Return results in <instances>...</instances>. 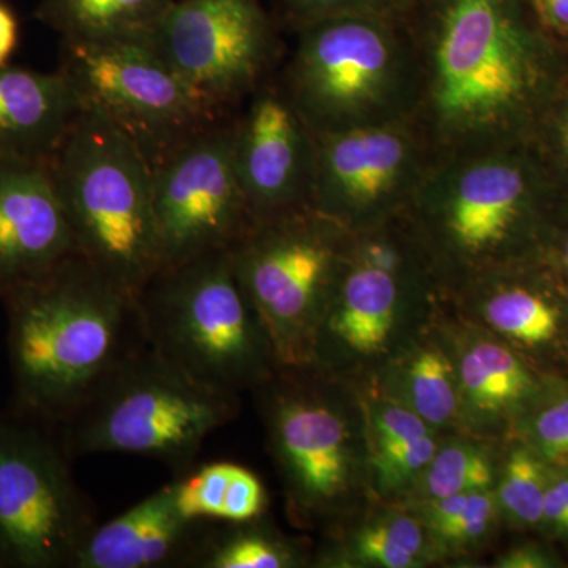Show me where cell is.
I'll list each match as a JSON object with an SVG mask.
<instances>
[{"label":"cell","instance_id":"obj_1","mask_svg":"<svg viewBox=\"0 0 568 568\" xmlns=\"http://www.w3.org/2000/svg\"><path fill=\"white\" fill-rule=\"evenodd\" d=\"M403 21L433 155L514 144L551 97L555 52L528 0H414Z\"/></svg>","mask_w":568,"mask_h":568},{"label":"cell","instance_id":"obj_2","mask_svg":"<svg viewBox=\"0 0 568 568\" xmlns=\"http://www.w3.org/2000/svg\"><path fill=\"white\" fill-rule=\"evenodd\" d=\"M0 298L11 409L58 429L149 345L138 298L81 253Z\"/></svg>","mask_w":568,"mask_h":568},{"label":"cell","instance_id":"obj_3","mask_svg":"<svg viewBox=\"0 0 568 568\" xmlns=\"http://www.w3.org/2000/svg\"><path fill=\"white\" fill-rule=\"evenodd\" d=\"M294 32L276 78L310 132L413 121L418 65L403 18L335 14Z\"/></svg>","mask_w":568,"mask_h":568},{"label":"cell","instance_id":"obj_4","mask_svg":"<svg viewBox=\"0 0 568 568\" xmlns=\"http://www.w3.org/2000/svg\"><path fill=\"white\" fill-rule=\"evenodd\" d=\"M48 166L78 252L138 298L162 271L152 164L118 126L82 104Z\"/></svg>","mask_w":568,"mask_h":568},{"label":"cell","instance_id":"obj_5","mask_svg":"<svg viewBox=\"0 0 568 568\" xmlns=\"http://www.w3.org/2000/svg\"><path fill=\"white\" fill-rule=\"evenodd\" d=\"M138 306L149 346L207 386L237 395L278 365L231 252L162 268Z\"/></svg>","mask_w":568,"mask_h":568},{"label":"cell","instance_id":"obj_6","mask_svg":"<svg viewBox=\"0 0 568 568\" xmlns=\"http://www.w3.org/2000/svg\"><path fill=\"white\" fill-rule=\"evenodd\" d=\"M235 410L237 395L200 383L148 345L59 432L71 458L140 455L181 476Z\"/></svg>","mask_w":568,"mask_h":568},{"label":"cell","instance_id":"obj_7","mask_svg":"<svg viewBox=\"0 0 568 568\" xmlns=\"http://www.w3.org/2000/svg\"><path fill=\"white\" fill-rule=\"evenodd\" d=\"M540 197L532 164L514 144L433 155L407 212L439 256L484 271L510 252Z\"/></svg>","mask_w":568,"mask_h":568},{"label":"cell","instance_id":"obj_8","mask_svg":"<svg viewBox=\"0 0 568 568\" xmlns=\"http://www.w3.org/2000/svg\"><path fill=\"white\" fill-rule=\"evenodd\" d=\"M61 432L0 409V568H71L97 523Z\"/></svg>","mask_w":568,"mask_h":568},{"label":"cell","instance_id":"obj_9","mask_svg":"<svg viewBox=\"0 0 568 568\" xmlns=\"http://www.w3.org/2000/svg\"><path fill=\"white\" fill-rule=\"evenodd\" d=\"M347 234L310 209L254 224L231 250L235 272L284 368L310 364L317 324L349 244Z\"/></svg>","mask_w":568,"mask_h":568},{"label":"cell","instance_id":"obj_10","mask_svg":"<svg viewBox=\"0 0 568 568\" xmlns=\"http://www.w3.org/2000/svg\"><path fill=\"white\" fill-rule=\"evenodd\" d=\"M59 69L82 104L118 126L152 166L224 119L144 41H62Z\"/></svg>","mask_w":568,"mask_h":568},{"label":"cell","instance_id":"obj_11","mask_svg":"<svg viewBox=\"0 0 568 568\" xmlns=\"http://www.w3.org/2000/svg\"><path fill=\"white\" fill-rule=\"evenodd\" d=\"M142 41L222 118L272 77L280 51L261 0H174Z\"/></svg>","mask_w":568,"mask_h":568},{"label":"cell","instance_id":"obj_12","mask_svg":"<svg viewBox=\"0 0 568 568\" xmlns=\"http://www.w3.org/2000/svg\"><path fill=\"white\" fill-rule=\"evenodd\" d=\"M233 115L152 166L162 268L231 252L254 226L235 170Z\"/></svg>","mask_w":568,"mask_h":568},{"label":"cell","instance_id":"obj_13","mask_svg":"<svg viewBox=\"0 0 568 568\" xmlns=\"http://www.w3.org/2000/svg\"><path fill=\"white\" fill-rule=\"evenodd\" d=\"M312 209L353 233L407 211L433 159L414 121L313 134Z\"/></svg>","mask_w":568,"mask_h":568},{"label":"cell","instance_id":"obj_14","mask_svg":"<svg viewBox=\"0 0 568 568\" xmlns=\"http://www.w3.org/2000/svg\"><path fill=\"white\" fill-rule=\"evenodd\" d=\"M234 162L254 224L312 209L315 140L272 74L234 112Z\"/></svg>","mask_w":568,"mask_h":568},{"label":"cell","instance_id":"obj_15","mask_svg":"<svg viewBox=\"0 0 568 568\" xmlns=\"http://www.w3.org/2000/svg\"><path fill=\"white\" fill-rule=\"evenodd\" d=\"M267 407L275 457L291 499L305 515L334 506L349 488V432L323 396L304 388L274 392Z\"/></svg>","mask_w":568,"mask_h":568},{"label":"cell","instance_id":"obj_16","mask_svg":"<svg viewBox=\"0 0 568 568\" xmlns=\"http://www.w3.org/2000/svg\"><path fill=\"white\" fill-rule=\"evenodd\" d=\"M78 252L48 163L0 160V293Z\"/></svg>","mask_w":568,"mask_h":568},{"label":"cell","instance_id":"obj_17","mask_svg":"<svg viewBox=\"0 0 568 568\" xmlns=\"http://www.w3.org/2000/svg\"><path fill=\"white\" fill-rule=\"evenodd\" d=\"M398 260L386 242H362L354 253L347 244L317 324L312 355L331 342L358 354H376L386 346L399 298Z\"/></svg>","mask_w":568,"mask_h":568},{"label":"cell","instance_id":"obj_18","mask_svg":"<svg viewBox=\"0 0 568 568\" xmlns=\"http://www.w3.org/2000/svg\"><path fill=\"white\" fill-rule=\"evenodd\" d=\"M209 523L183 517L170 481L119 517L97 525L71 568L190 567Z\"/></svg>","mask_w":568,"mask_h":568},{"label":"cell","instance_id":"obj_19","mask_svg":"<svg viewBox=\"0 0 568 568\" xmlns=\"http://www.w3.org/2000/svg\"><path fill=\"white\" fill-rule=\"evenodd\" d=\"M81 111L65 71L0 67V160L50 162Z\"/></svg>","mask_w":568,"mask_h":568},{"label":"cell","instance_id":"obj_20","mask_svg":"<svg viewBox=\"0 0 568 568\" xmlns=\"http://www.w3.org/2000/svg\"><path fill=\"white\" fill-rule=\"evenodd\" d=\"M174 0H41L37 18L70 43L142 41Z\"/></svg>","mask_w":568,"mask_h":568},{"label":"cell","instance_id":"obj_21","mask_svg":"<svg viewBox=\"0 0 568 568\" xmlns=\"http://www.w3.org/2000/svg\"><path fill=\"white\" fill-rule=\"evenodd\" d=\"M458 383L470 406L488 416L514 409L536 390V381L517 355L489 339L463 354Z\"/></svg>","mask_w":568,"mask_h":568},{"label":"cell","instance_id":"obj_22","mask_svg":"<svg viewBox=\"0 0 568 568\" xmlns=\"http://www.w3.org/2000/svg\"><path fill=\"white\" fill-rule=\"evenodd\" d=\"M257 519V518H256ZM241 523L211 521L190 568H286L302 562L301 549L272 530Z\"/></svg>","mask_w":568,"mask_h":568},{"label":"cell","instance_id":"obj_23","mask_svg":"<svg viewBox=\"0 0 568 568\" xmlns=\"http://www.w3.org/2000/svg\"><path fill=\"white\" fill-rule=\"evenodd\" d=\"M484 315L497 332L526 346L545 345L559 331L558 308L525 286L497 287L485 301Z\"/></svg>","mask_w":568,"mask_h":568},{"label":"cell","instance_id":"obj_24","mask_svg":"<svg viewBox=\"0 0 568 568\" xmlns=\"http://www.w3.org/2000/svg\"><path fill=\"white\" fill-rule=\"evenodd\" d=\"M549 469L532 448L519 447L508 457L495 491L497 508L514 525L537 528L544 519Z\"/></svg>","mask_w":568,"mask_h":568},{"label":"cell","instance_id":"obj_25","mask_svg":"<svg viewBox=\"0 0 568 568\" xmlns=\"http://www.w3.org/2000/svg\"><path fill=\"white\" fill-rule=\"evenodd\" d=\"M459 383L454 366L437 349L420 351L407 368L410 409L429 425L450 422L458 409Z\"/></svg>","mask_w":568,"mask_h":568},{"label":"cell","instance_id":"obj_26","mask_svg":"<svg viewBox=\"0 0 568 568\" xmlns=\"http://www.w3.org/2000/svg\"><path fill=\"white\" fill-rule=\"evenodd\" d=\"M422 473L424 493L429 500L459 495V493L489 489L493 466L484 450L470 444L455 443L437 448L435 457Z\"/></svg>","mask_w":568,"mask_h":568},{"label":"cell","instance_id":"obj_27","mask_svg":"<svg viewBox=\"0 0 568 568\" xmlns=\"http://www.w3.org/2000/svg\"><path fill=\"white\" fill-rule=\"evenodd\" d=\"M497 510L491 488L459 493L429 500L428 525L435 536L447 544H473L487 536Z\"/></svg>","mask_w":568,"mask_h":568},{"label":"cell","instance_id":"obj_28","mask_svg":"<svg viewBox=\"0 0 568 568\" xmlns=\"http://www.w3.org/2000/svg\"><path fill=\"white\" fill-rule=\"evenodd\" d=\"M280 18L287 28L295 29L308 22L335 14H381L405 18L414 0H276Z\"/></svg>","mask_w":568,"mask_h":568},{"label":"cell","instance_id":"obj_29","mask_svg":"<svg viewBox=\"0 0 568 568\" xmlns=\"http://www.w3.org/2000/svg\"><path fill=\"white\" fill-rule=\"evenodd\" d=\"M436 450L437 446L432 433L376 448L373 450V465H375L379 487L386 491L405 487L407 481L413 480L428 466Z\"/></svg>","mask_w":568,"mask_h":568},{"label":"cell","instance_id":"obj_30","mask_svg":"<svg viewBox=\"0 0 568 568\" xmlns=\"http://www.w3.org/2000/svg\"><path fill=\"white\" fill-rule=\"evenodd\" d=\"M530 443L545 462L568 465V396L537 414L530 424Z\"/></svg>","mask_w":568,"mask_h":568},{"label":"cell","instance_id":"obj_31","mask_svg":"<svg viewBox=\"0 0 568 568\" xmlns=\"http://www.w3.org/2000/svg\"><path fill=\"white\" fill-rule=\"evenodd\" d=\"M372 448H383L402 440L429 435L428 424L410 407L379 405L369 416Z\"/></svg>","mask_w":568,"mask_h":568},{"label":"cell","instance_id":"obj_32","mask_svg":"<svg viewBox=\"0 0 568 568\" xmlns=\"http://www.w3.org/2000/svg\"><path fill=\"white\" fill-rule=\"evenodd\" d=\"M355 555L362 562L384 568H414L420 559L388 536L379 521L366 526L355 538Z\"/></svg>","mask_w":568,"mask_h":568},{"label":"cell","instance_id":"obj_33","mask_svg":"<svg viewBox=\"0 0 568 568\" xmlns=\"http://www.w3.org/2000/svg\"><path fill=\"white\" fill-rule=\"evenodd\" d=\"M541 525L558 536L568 537V467L566 470L549 469Z\"/></svg>","mask_w":568,"mask_h":568},{"label":"cell","instance_id":"obj_34","mask_svg":"<svg viewBox=\"0 0 568 568\" xmlns=\"http://www.w3.org/2000/svg\"><path fill=\"white\" fill-rule=\"evenodd\" d=\"M537 20L547 31L568 33V0H528Z\"/></svg>","mask_w":568,"mask_h":568},{"label":"cell","instance_id":"obj_35","mask_svg":"<svg viewBox=\"0 0 568 568\" xmlns=\"http://www.w3.org/2000/svg\"><path fill=\"white\" fill-rule=\"evenodd\" d=\"M18 36H20V28H18L17 17L6 3L0 2V67L9 63L18 44Z\"/></svg>","mask_w":568,"mask_h":568},{"label":"cell","instance_id":"obj_36","mask_svg":"<svg viewBox=\"0 0 568 568\" xmlns=\"http://www.w3.org/2000/svg\"><path fill=\"white\" fill-rule=\"evenodd\" d=\"M551 559L541 549L536 547H521L507 552L499 559L497 567L504 568H541L551 567Z\"/></svg>","mask_w":568,"mask_h":568},{"label":"cell","instance_id":"obj_37","mask_svg":"<svg viewBox=\"0 0 568 568\" xmlns=\"http://www.w3.org/2000/svg\"><path fill=\"white\" fill-rule=\"evenodd\" d=\"M562 141H564V149H566V155L568 159V119H567L566 125H564Z\"/></svg>","mask_w":568,"mask_h":568},{"label":"cell","instance_id":"obj_38","mask_svg":"<svg viewBox=\"0 0 568 568\" xmlns=\"http://www.w3.org/2000/svg\"><path fill=\"white\" fill-rule=\"evenodd\" d=\"M564 264H566V268L568 272V237L566 241V245H564Z\"/></svg>","mask_w":568,"mask_h":568}]
</instances>
